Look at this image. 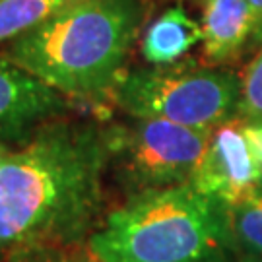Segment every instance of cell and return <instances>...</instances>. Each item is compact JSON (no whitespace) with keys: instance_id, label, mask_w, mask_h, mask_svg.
Masks as SVG:
<instances>
[{"instance_id":"9","label":"cell","mask_w":262,"mask_h":262,"mask_svg":"<svg viewBox=\"0 0 262 262\" xmlns=\"http://www.w3.org/2000/svg\"><path fill=\"white\" fill-rule=\"evenodd\" d=\"M198 43H202V26L181 4H175L146 26L140 53L148 64L167 66L181 62Z\"/></svg>"},{"instance_id":"7","label":"cell","mask_w":262,"mask_h":262,"mask_svg":"<svg viewBox=\"0 0 262 262\" xmlns=\"http://www.w3.org/2000/svg\"><path fill=\"white\" fill-rule=\"evenodd\" d=\"M76 109L78 105L0 53V138L18 146L45 122Z\"/></svg>"},{"instance_id":"12","label":"cell","mask_w":262,"mask_h":262,"mask_svg":"<svg viewBox=\"0 0 262 262\" xmlns=\"http://www.w3.org/2000/svg\"><path fill=\"white\" fill-rule=\"evenodd\" d=\"M4 262H101L85 245H33L12 253Z\"/></svg>"},{"instance_id":"13","label":"cell","mask_w":262,"mask_h":262,"mask_svg":"<svg viewBox=\"0 0 262 262\" xmlns=\"http://www.w3.org/2000/svg\"><path fill=\"white\" fill-rule=\"evenodd\" d=\"M239 121H262V47L241 74Z\"/></svg>"},{"instance_id":"4","label":"cell","mask_w":262,"mask_h":262,"mask_svg":"<svg viewBox=\"0 0 262 262\" xmlns=\"http://www.w3.org/2000/svg\"><path fill=\"white\" fill-rule=\"evenodd\" d=\"M241 76L227 66L181 60L167 66L126 68L111 95V105L126 117L161 119L214 130L237 119Z\"/></svg>"},{"instance_id":"11","label":"cell","mask_w":262,"mask_h":262,"mask_svg":"<svg viewBox=\"0 0 262 262\" xmlns=\"http://www.w3.org/2000/svg\"><path fill=\"white\" fill-rule=\"evenodd\" d=\"M227 217L237 254L262 258V185L227 208Z\"/></svg>"},{"instance_id":"16","label":"cell","mask_w":262,"mask_h":262,"mask_svg":"<svg viewBox=\"0 0 262 262\" xmlns=\"http://www.w3.org/2000/svg\"><path fill=\"white\" fill-rule=\"evenodd\" d=\"M14 148H16V144H12V142L0 138V167H2V165L6 163V159L12 156Z\"/></svg>"},{"instance_id":"18","label":"cell","mask_w":262,"mask_h":262,"mask_svg":"<svg viewBox=\"0 0 262 262\" xmlns=\"http://www.w3.org/2000/svg\"><path fill=\"white\" fill-rule=\"evenodd\" d=\"M256 262H262V258H256Z\"/></svg>"},{"instance_id":"3","label":"cell","mask_w":262,"mask_h":262,"mask_svg":"<svg viewBox=\"0 0 262 262\" xmlns=\"http://www.w3.org/2000/svg\"><path fill=\"white\" fill-rule=\"evenodd\" d=\"M85 247L101 262H224L237 254L227 206L190 183L126 196Z\"/></svg>"},{"instance_id":"17","label":"cell","mask_w":262,"mask_h":262,"mask_svg":"<svg viewBox=\"0 0 262 262\" xmlns=\"http://www.w3.org/2000/svg\"><path fill=\"white\" fill-rule=\"evenodd\" d=\"M224 262H256V258H251V256H241V254H235L231 258H227Z\"/></svg>"},{"instance_id":"10","label":"cell","mask_w":262,"mask_h":262,"mask_svg":"<svg viewBox=\"0 0 262 262\" xmlns=\"http://www.w3.org/2000/svg\"><path fill=\"white\" fill-rule=\"evenodd\" d=\"M76 0H0V49L39 28Z\"/></svg>"},{"instance_id":"6","label":"cell","mask_w":262,"mask_h":262,"mask_svg":"<svg viewBox=\"0 0 262 262\" xmlns=\"http://www.w3.org/2000/svg\"><path fill=\"white\" fill-rule=\"evenodd\" d=\"M190 185L227 208L262 185V171L247 146L239 119L214 128Z\"/></svg>"},{"instance_id":"15","label":"cell","mask_w":262,"mask_h":262,"mask_svg":"<svg viewBox=\"0 0 262 262\" xmlns=\"http://www.w3.org/2000/svg\"><path fill=\"white\" fill-rule=\"evenodd\" d=\"M254 14V47H262V0H247Z\"/></svg>"},{"instance_id":"8","label":"cell","mask_w":262,"mask_h":262,"mask_svg":"<svg viewBox=\"0 0 262 262\" xmlns=\"http://www.w3.org/2000/svg\"><path fill=\"white\" fill-rule=\"evenodd\" d=\"M202 55L206 64L227 66L254 49V14L247 0H204Z\"/></svg>"},{"instance_id":"2","label":"cell","mask_w":262,"mask_h":262,"mask_svg":"<svg viewBox=\"0 0 262 262\" xmlns=\"http://www.w3.org/2000/svg\"><path fill=\"white\" fill-rule=\"evenodd\" d=\"M150 12V0H76L0 53L74 105L97 113L111 105Z\"/></svg>"},{"instance_id":"5","label":"cell","mask_w":262,"mask_h":262,"mask_svg":"<svg viewBox=\"0 0 262 262\" xmlns=\"http://www.w3.org/2000/svg\"><path fill=\"white\" fill-rule=\"evenodd\" d=\"M212 132L161 119L126 117L109 121V179L124 198L187 185Z\"/></svg>"},{"instance_id":"1","label":"cell","mask_w":262,"mask_h":262,"mask_svg":"<svg viewBox=\"0 0 262 262\" xmlns=\"http://www.w3.org/2000/svg\"><path fill=\"white\" fill-rule=\"evenodd\" d=\"M107 124L70 113L14 148L0 167V262L33 245H85L109 210Z\"/></svg>"},{"instance_id":"14","label":"cell","mask_w":262,"mask_h":262,"mask_svg":"<svg viewBox=\"0 0 262 262\" xmlns=\"http://www.w3.org/2000/svg\"><path fill=\"white\" fill-rule=\"evenodd\" d=\"M241 128L247 146L262 171V121H241Z\"/></svg>"}]
</instances>
